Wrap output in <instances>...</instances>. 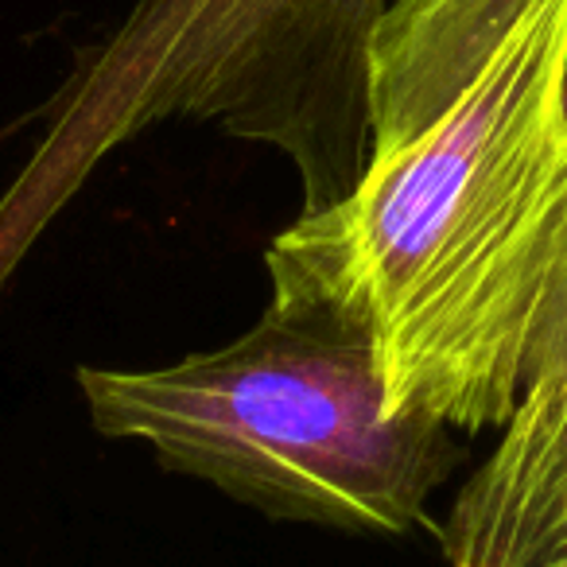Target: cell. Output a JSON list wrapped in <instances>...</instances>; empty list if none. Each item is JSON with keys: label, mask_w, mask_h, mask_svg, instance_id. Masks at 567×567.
Returning a JSON list of instances; mask_svg holds the SVG:
<instances>
[{"label": "cell", "mask_w": 567, "mask_h": 567, "mask_svg": "<svg viewBox=\"0 0 567 567\" xmlns=\"http://www.w3.org/2000/svg\"><path fill=\"white\" fill-rule=\"evenodd\" d=\"M447 567H567V358L525 381L440 525Z\"/></svg>", "instance_id": "3"}, {"label": "cell", "mask_w": 567, "mask_h": 567, "mask_svg": "<svg viewBox=\"0 0 567 567\" xmlns=\"http://www.w3.org/2000/svg\"><path fill=\"white\" fill-rule=\"evenodd\" d=\"M74 381L97 435L144 443L164 471L272 520L409 536L466 458L451 427L389 416L362 331L284 296L218 350L159 370L79 365Z\"/></svg>", "instance_id": "2"}, {"label": "cell", "mask_w": 567, "mask_h": 567, "mask_svg": "<svg viewBox=\"0 0 567 567\" xmlns=\"http://www.w3.org/2000/svg\"><path fill=\"white\" fill-rule=\"evenodd\" d=\"M564 358H567V288L559 292V300H556V308H551V316L544 319V331H540V339H536L533 365H528V378H536V373L548 370V365L564 362Z\"/></svg>", "instance_id": "4"}, {"label": "cell", "mask_w": 567, "mask_h": 567, "mask_svg": "<svg viewBox=\"0 0 567 567\" xmlns=\"http://www.w3.org/2000/svg\"><path fill=\"white\" fill-rule=\"evenodd\" d=\"M272 296L365 334L389 416L502 427L567 288V0H533L458 97L265 249Z\"/></svg>", "instance_id": "1"}]
</instances>
